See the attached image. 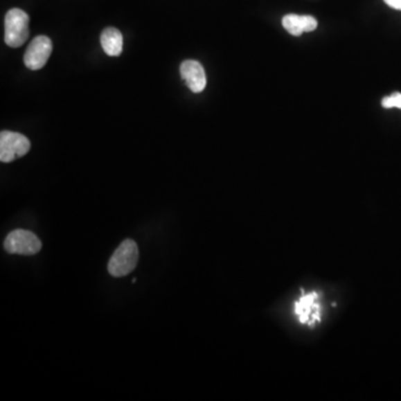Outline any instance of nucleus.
Here are the masks:
<instances>
[{
  "label": "nucleus",
  "instance_id": "f03ea898",
  "mask_svg": "<svg viewBox=\"0 0 401 401\" xmlns=\"http://www.w3.org/2000/svg\"><path fill=\"white\" fill-rule=\"evenodd\" d=\"M293 314L300 325L307 327L312 328L321 322L322 303L320 293L317 291H302L301 296L293 303Z\"/></svg>",
  "mask_w": 401,
  "mask_h": 401
},
{
  "label": "nucleus",
  "instance_id": "9d476101",
  "mask_svg": "<svg viewBox=\"0 0 401 401\" xmlns=\"http://www.w3.org/2000/svg\"><path fill=\"white\" fill-rule=\"evenodd\" d=\"M382 104L384 109H393V107H397V109H401V93L395 91V93L390 95V96L384 97V100H382Z\"/></svg>",
  "mask_w": 401,
  "mask_h": 401
},
{
  "label": "nucleus",
  "instance_id": "423d86ee",
  "mask_svg": "<svg viewBox=\"0 0 401 401\" xmlns=\"http://www.w3.org/2000/svg\"><path fill=\"white\" fill-rule=\"evenodd\" d=\"M53 51L51 40L46 36H37L29 44L24 56V62L27 69L38 71L43 69L48 62Z\"/></svg>",
  "mask_w": 401,
  "mask_h": 401
},
{
  "label": "nucleus",
  "instance_id": "6e6552de",
  "mask_svg": "<svg viewBox=\"0 0 401 401\" xmlns=\"http://www.w3.org/2000/svg\"><path fill=\"white\" fill-rule=\"evenodd\" d=\"M282 25L289 34L301 36L303 33L313 32L318 27V21L312 16L307 15H287L282 19Z\"/></svg>",
  "mask_w": 401,
  "mask_h": 401
},
{
  "label": "nucleus",
  "instance_id": "7ed1b4c3",
  "mask_svg": "<svg viewBox=\"0 0 401 401\" xmlns=\"http://www.w3.org/2000/svg\"><path fill=\"white\" fill-rule=\"evenodd\" d=\"M29 37V16L19 8L9 10L5 17V43L18 48Z\"/></svg>",
  "mask_w": 401,
  "mask_h": 401
},
{
  "label": "nucleus",
  "instance_id": "39448f33",
  "mask_svg": "<svg viewBox=\"0 0 401 401\" xmlns=\"http://www.w3.org/2000/svg\"><path fill=\"white\" fill-rule=\"evenodd\" d=\"M30 150V142L23 134L3 131L0 134V161L10 163L25 157Z\"/></svg>",
  "mask_w": 401,
  "mask_h": 401
},
{
  "label": "nucleus",
  "instance_id": "1a4fd4ad",
  "mask_svg": "<svg viewBox=\"0 0 401 401\" xmlns=\"http://www.w3.org/2000/svg\"><path fill=\"white\" fill-rule=\"evenodd\" d=\"M103 51L109 56H120L123 51V35L114 27H107L100 34Z\"/></svg>",
  "mask_w": 401,
  "mask_h": 401
},
{
  "label": "nucleus",
  "instance_id": "9b49d317",
  "mask_svg": "<svg viewBox=\"0 0 401 401\" xmlns=\"http://www.w3.org/2000/svg\"><path fill=\"white\" fill-rule=\"evenodd\" d=\"M384 3H387L388 6L391 8L401 10V0H384Z\"/></svg>",
  "mask_w": 401,
  "mask_h": 401
},
{
  "label": "nucleus",
  "instance_id": "20e7f679",
  "mask_svg": "<svg viewBox=\"0 0 401 401\" xmlns=\"http://www.w3.org/2000/svg\"><path fill=\"white\" fill-rule=\"evenodd\" d=\"M43 248L42 241L38 239L36 234L30 231L18 230L12 231L7 235L3 249L9 254H19V256H35Z\"/></svg>",
  "mask_w": 401,
  "mask_h": 401
},
{
  "label": "nucleus",
  "instance_id": "f257e3e1",
  "mask_svg": "<svg viewBox=\"0 0 401 401\" xmlns=\"http://www.w3.org/2000/svg\"><path fill=\"white\" fill-rule=\"evenodd\" d=\"M140 259L139 247L132 239L121 243L109 262V274L115 278L128 276L136 267Z\"/></svg>",
  "mask_w": 401,
  "mask_h": 401
},
{
  "label": "nucleus",
  "instance_id": "0eeeda50",
  "mask_svg": "<svg viewBox=\"0 0 401 401\" xmlns=\"http://www.w3.org/2000/svg\"><path fill=\"white\" fill-rule=\"evenodd\" d=\"M181 77L193 93H201L206 86V75L203 66L197 60H185L179 67Z\"/></svg>",
  "mask_w": 401,
  "mask_h": 401
}]
</instances>
